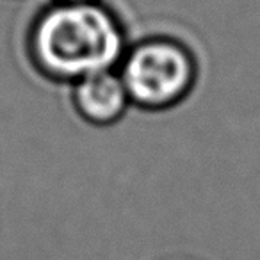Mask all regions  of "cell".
<instances>
[{
	"mask_svg": "<svg viewBox=\"0 0 260 260\" xmlns=\"http://www.w3.org/2000/svg\"><path fill=\"white\" fill-rule=\"evenodd\" d=\"M126 43L119 18L100 2H54L34 18L27 54L40 75L73 84L87 75L118 70Z\"/></svg>",
	"mask_w": 260,
	"mask_h": 260,
	"instance_id": "obj_1",
	"label": "cell"
},
{
	"mask_svg": "<svg viewBox=\"0 0 260 260\" xmlns=\"http://www.w3.org/2000/svg\"><path fill=\"white\" fill-rule=\"evenodd\" d=\"M118 73L130 104L143 111H166L191 94L198 64L180 41L148 38L126 48Z\"/></svg>",
	"mask_w": 260,
	"mask_h": 260,
	"instance_id": "obj_2",
	"label": "cell"
},
{
	"mask_svg": "<svg viewBox=\"0 0 260 260\" xmlns=\"http://www.w3.org/2000/svg\"><path fill=\"white\" fill-rule=\"evenodd\" d=\"M72 105L82 121L109 126L118 123L132 104L118 70H109L73 82Z\"/></svg>",
	"mask_w": 260,
	"mask_h": 260,
	"instance_id": "obj_3",
	"label": "cell"
},
{
	"mask_svg": "<svg viewBox=\"0 0 260 260\" xmlns=\"http://www.w3.org/2000/svg\"><path fill=\"white\" fill-rule=\"evenodd\" d=\"M54 2H62V4H89V2H100V0H54Z\"/></svg>",
	"mask_w": 260,
	"mask_h": 260,
	"instance_id": "obj_4",
	"label": "cell"
}]
</instances>
